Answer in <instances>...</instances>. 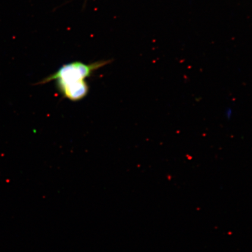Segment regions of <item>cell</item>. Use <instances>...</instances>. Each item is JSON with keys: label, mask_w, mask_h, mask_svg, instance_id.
<instances>
[{"label": "cell", "mask_w": 252, "mask_h": 252, "mask_svg": "<svg viewBox=\"0 0 252 252\" xmlns=\"http://www.w3.org/2000/svg\"><path fill=\"white\" fill-rule=\"evenodd\" d=\"M58 90L65 98L78 101L84 98L89 91V87L85 80L70 83L57 82Z\"/></svg>", "instance_id": "cell-2"}, {"label": "cell", "mask_w": 252, "mask_h": 252, "mask_svg": "<svg viewBox=\"0 0 252 252\" xmlns=\"http://www.w3.org/2000/svg\"><path fill=\"white\" fill-rule=\"evenodd\" d=\"M107 63L99 62L92 64H86L81 62H74L62 66L55 73L50 75L39 84H45L50 81L56 80L61 83H70L85 80L90 76L94 70L101 67Z\"/></svg>", "instance_id": "cell-1"}]
</instances>
